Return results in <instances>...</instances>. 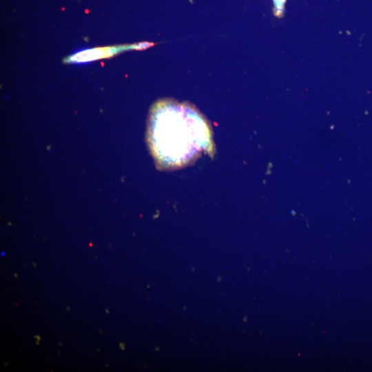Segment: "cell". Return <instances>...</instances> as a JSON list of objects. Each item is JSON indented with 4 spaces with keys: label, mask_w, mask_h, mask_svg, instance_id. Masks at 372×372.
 Listing matches in <instances>:
<instances>
[{
    "label": "cell",
    "mask_w": 372,
    "mask_h": 372,
    "mask_svg": "<svg viewBox=\"0 0 372 372\" xmlns=\"http://www.w3.org/2000/svg\"><path fill=\"white\" fill-rule=\"evenodd\" d=\"M148 137L153 155L165 167L187 164L212 146L211 129L203 116L191 105L172 99L154 105Z\"/></svg>",
    "instance_id": "cell-1"
},
{
    "label": "cell",
    "mask_w": 372,
    "mask_h": 372,
    "mask_svg": "<svg viewBox=\"0 0 372 372\" xmlns=\"http://www.w3.org/2000/svg\"><path fill=\"white\" fill-rule=\"evenodd\" d=\"M285 2L286 0H273L275 14L276 15L280 16V14H282Z\"/></svg>",
    "instance_id": "cell-2"
}]
</instances>
